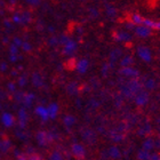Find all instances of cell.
I'll use <instances>...</instances> for the list:
<instances>
[{
	"mask_svg": "<svg viewBox=\"0 0 160 160\" xmlns=\"http://www.w3.org/2000/svg\"><path fill=\"white\" fill-rule=\"evenodd\" d=\"M1 122H2L6 127H10L14 123L13 116H12L10 113H8V112L2 113V116H1Z\"/></svg>",
	"mask_w": 160,
	"mask_h": 160,
	"instance_id": "1",
	"label": "cell"
}]
</instances>
